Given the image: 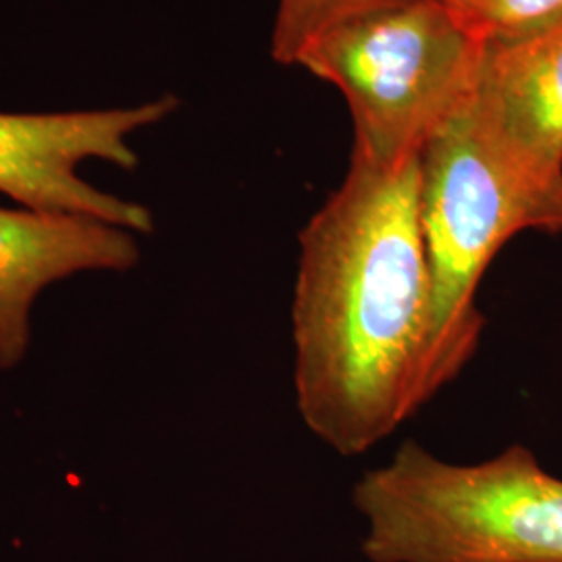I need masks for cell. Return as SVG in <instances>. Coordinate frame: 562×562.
<instances>
[{"mask_svg": "<svg viewBox=\"0 0 562 562\" xmlns=\"http://www.w3.org/2000/svg\"><path fill=\"white\" fill-rule=\"evenodd\" d=\"M473 102L521 157L562 173V21L487 46Z\"/></svg>", "mask_w": 562, "mask_h": 562, "instance_id": "cell-7", "label": "cell"}, {"mask_svg": "<svg viewBox=\"0 0 562 562\" xmlns=\"http://www.w3.org/2000/svg\"><path fill=\"white\" fill-rule=\"evenodd\" d=\"M352 503L369 562H562V480L522 446L459 464L402 443Z\"/></svg>", "mask_w": 562, "mask_h": 562, "instance_id": "cell-3", "label": "cell"}, {"mask_svg": "<svg viewBox=\"0 0 562 562\" xmlns=\"http://www.w3.org/2000/svg\"><path fill=\"white\" fill-rule=\"evenodd\" d=\"M178 109V97L162 94L117 109L0 113V194L30 211L111 223L138 236L153 234L155 217L144 204L104 192L78 169L81 162L104 161L134 171L140 159L130 138Z\"/></svg>", "mask_w": 562, "mask_h": 562, "instance_id": "cell-5", "label": "cell"}, {"mask_svg": "<svg viewBox=\"0 0 562 562\" xmlns=\"http://www.w3.org/2000/svg\"><path fill=\"white\" fill-rule=\"evenodd\" d=\"M485 46L521 41L562 21V0H443Z\"/></svg>", "mask_w": 562, "mask_h": 562, "instance_id": "cell-8", "label": "cell"}, {"mask_svg": "<svg viewBox=\"0 0 562 562\" xmlns=\"http://www.w3.org/2000/svg\"><path fill=\"white\" fill-rule=\"evenodd\" d=\"M401 0H280L271 34V55L296 65L304 46L340 21Z\"/></svg>", "mask_w": 562, "mask_h": 562, "instance_id": "cell-9", "label": "cell"}, {"mask_svg": "<svg viewBox=\"0 0 562 562\" xmlns=\"http://www.w3.org/2000/svg\"><path fill=\"white\" fill-rule=\"evenodd\" d=\"M419 211L431 273L429 402L477 352V290L496 255L522 232L562 234V173L527 161L471 101L419 155Z\"/></svg>", "mask_w": 562, "mask_h": 562, "instance_id": "cell-2", "label": "cell"}, {"mask_svg": "<svg viewBox=\"0 0 562 562\" xmlns=\"http://www.w3.org/2000/svg\"><path fill=\"white\" fill-rule=\"evenodd\" d=\"M138 234L111 223L0 204V371H18L34 341L42 294L83 273H130Z\"/></svg>", "mask_w": 562, "mask_h": 562, "instance_id": "cell-6", "label": "cell"}, {"mask_svg": "<svg viewBox=\"0 0 562 562\" xmlns=\"http://www.w3.org/2000/svg\"><path fill=\"white\" fill-rule=\"evenodd\" d=\"M429 319L419 159L352 153L340 188L301 232L294 390L308 431L359 457L427 404Z\"/></svg>", "mask_w": 562, "mask_h": 562, "instance_id": "cell-1", "label": "cell"}, {"mask_svg": "<svg viewBox=\"0 0 562 562\" xmlns=\"http://www.w3.org/2000/svg\"><path fill=\"white\" fill-rule=\"evenodd\" d=\"M485 48L443 0H401L331 25L296 65L340 90L355 155L398 165L473 101Z\"/></svg>", "mask_w": 562, "mask_h": 562, "instance_id": "cell-4", "label": "cell"}]
</instances>
